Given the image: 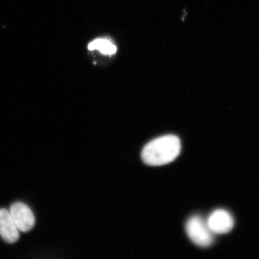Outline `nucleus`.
<instances>
[{
  "label": "nucleus",
  "instance_id": "nucleus-1",
  "mask_svg": "<svg viewBox=\"0 0 259 259\" xmlns=\"http://www.w3.org/2000/svg\"><path fill=\"white\" fill-rule=\"evenodd\" d=\"M181 141L175 135H166L152 140L146 144L141 153L146 164L158 166L175 161L181 151Z\"/></svg>",
  "mask_w": 259,
  "mask_h": 259
},
{
  "label": "nucleus",
  "instance_id": "nucleus-2",
  "mask_svg": "<svg viewBox=\"0 0 259 259\" xmlns=\"http://www.w3.org/2000/svg\"><path fill=\"white\" fill-rule=\"evenodd\" d=\"M186 231L191 241L199 247L210 246L214 242V233L209 229L207 221L201 216L191 217L186 223Z\"/></svg>",
  "mask_w": 259,
  "mask_h": 259
},
{
  "label": "nucleus",
  "instance_id": "nucleus-3",
  "mask_svg": "<svg viewBox=\"0 0 259 259\" xmlns=\"http://www.w3.org/2000/svg\"><path fill=\"white\" fill-rule=\"evenodd\" d=\"M9 211L19 231H30L35 226L33 212L28 205L23 202H15L12 204Z\"/></svg>",
  "mask_w": 259,
  "mask_h": 259
},
{
  "label": "nucleus",
  "instance_id": "nucleus-4",
  "mask_svg": "<svg viewBox=\"0 0 259 259\" xmlns=\"http://www.w3.org/2000/svg\"><path fill=\"white\" fill-rule=\"evenodd\" d=\"M209 229L214 234H224L233 229L234 220L228 211L220 209L211 213L207 220Z\"/></svg>",
  "mask_w": 259,
  "mask_h": 259
},
{
  "label": "nucleus",
  "instance_id": "nucleus-5",
  "mask_svg": "<svg viewBox=\"0 0 259 259\" xmlns=\"http://www.w3.org/2000/svg\"><path fill=\"white\" fill-rule=\"evenodd\" d=\"M0 236L7 243H15L19 239V230L10 211L0 209Z\"/></svg>",
  "mask_w": 259,
  "mask_h": 259
},
{
  "label": "nucleus",
  "instance_id": "nucleus-6",
  "mask_svg": "<svg viewBox=\"0 0 259 259\" xmlns=\"http://www.w3.org/2000/svg\"><path fill=\"white\" fill-rule=\"evenodd\" d=\"M90 51H100L105 55L111 56L117 52V47L111 40L107 38H97L90 42L88 45Z\"/></svg>",
  "mask_w": 259,
  "mask_h": 259
}]
</instances>
